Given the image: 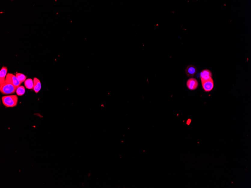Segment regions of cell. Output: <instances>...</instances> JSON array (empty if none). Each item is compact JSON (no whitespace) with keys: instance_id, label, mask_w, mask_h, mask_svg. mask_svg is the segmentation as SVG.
I'll return each mask as SVG.
<instances>
[{"instance_id":"6da1fadb","label":"cell","mask_w":251,"mask_h":188,"mask_svg":"<svg viewBox=\"0 0 251 188\" xmlns=\"http://www.w3.org/2000/svg\"><path fill=\"white\" fill-rule=\"evenodd\" d=\"M17 88L7 80L0 85V91L2 94L5 95L11 94L16 91Z\"/></svg>"},{"instance_id":"7a4b0ae2","label":"cell","mask_w":251,"mask_h":188,"mask_svg":"<svg viewBox=\"0 0 251 188\" xmlns=\"http://www.w3.org/2000/svg\"><path fill=\"white\" fill-rule=\"evenodd\" d=\"M18 98L17 95H7L3 97L2 102L6 107H13L17 105Z\"/></svg>"},{"instance_id":"3957f363","label":"cell","mask_w":251,"mask_h":188,"mask_svg":"<svg viewBox=\"0 0 251 188\" xmlns=\"http://www.w3.org/2000/svg\"><path fill=\"white\" fill-rule=\"evenodd\" d=\"M6 79L8 80L17 88L20 86L21 83L18 79L16 76L11 73H8L7 74L6 77Z\"/></svg>"},{"instance_id":"277c9868","label":"cell","mask_w":251,"mask_h":188,"mask_svg":"<svg viewBox=\"0 0 251 188\" xmlns=\"http://www.w3.org/2000/svg\"><path fill=\"white\" fill-rule=\"evenodd\" d=\"M201 83L203 89L205 92H210L213 90L214 86V82L213 79L203 82Z\"/></svg>"},{"instance_id":"5b68a950","label":"cell","mask_w":251,"mask_h":188,"mask_svg":"<svg viewBox=\"0 0 251 188\" xmlns=\"http://www.w3.org/2000/svg\"><path fill=\"white\" fill-rule=\"evenodd\" d=\"M198 83L196 79L191 78L187 80L186 86L189 90L193 91L196 89L198 87Z\"/></svg>"},{"instance_id":"8992f818","label":"cell","mask_w":251,"mask_h":188,"mask_svg":"<svg viewBox=\"0 0 251 188\" xmlns=\"http://www.w3.org/2000/svg\"><path fill=\"white\" fill-rule=\"evenodd\" d=\"M212 73L208 70H203L200 73V78L201 82L212 78Z\"/></svg>"},{"instance_id":"52a82bcc","label":"cell","mask_w":251,"mask_h":188,"mask_svg":"<svg viewBox=\"0 0 251 188\" xmlns=\"http://www.w3.org/2000/svg\"><path fill=\"white\" fill-rule=\"evenodd\" d=\"M185 73L186 76L188 77H192L196 73L197 69L196 67L193 65H188L185 69Z\"/></svg>"},{"instance_id":"ba28073f","label":"cell","mask_w":251,"mask_h":188,"mask_svg":"<svg viewBox=\"0 0 251 188\" xmlns=\"http://www.w3.org/2000/svg\"><path fill=\"white\" fill-rule=\"evenodd\" d=\"M8 69L7 67H3L0 71V85L4 82L7 76Z\"/></svg>"},{"instance_id":"9c48e42d","label":"cell","mask_w":251,"mask_h":188,"mask_svg":"<svg viewBox=\"0 0 251 188\" xmlns=\"http://www.w3.org/2000/svg\"><path fill=\"white\" fill-rule=\"evenodd\" d=\"M34 86H33V89L35 92L36 93H38L40 91L41 88V83L40 80L37 78H34Z\"/></svg>"},{"instance_id":"30bf717a","label":"cell","mask_w":251,"mask_h":188,"mask_svg":"<svg viewBox=\"0 0 251 188\" xmlns=\"http://www.w3.org/2000/svg\"><path fill=\"white\" fill-rule=\"evenodd\" d=\"M24 84L26 88L29 89H33L34 82L31 79H28L26 80Z\"/></svg>"},{"instance_id":"8fae6325","label":"cell","mask_w":251,"mask_h":188,"mask_svg":"<svg viewBox=\"0 0 251 188\" xmlns=\"http://www.w3.org/2000/svg\"><path fill=\"white\" fill-rule=\"evenodd\" d=\"M16 93L19 96H22L25 93V89L23 86H20L17 88Z\"/></svg>"},{"instance_id":"7c38bea8","label":"cell","mask_w":251,"mask_h":188,"mask_svg":"<svg viewBox=\"0 0 251 188\" xmlns=\"http://www.w3.org/2000/svg\"><path fill=\"white\" fill-rule=\"evenodd\" d=\"M16 76L17 77L19 81L21 83H22L23 82H25L26 79V76L24 74L22 73H18L16 74Z\"/></svg>"}]
</instances>
